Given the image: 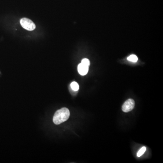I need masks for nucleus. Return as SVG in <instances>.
<instances>
[{
  "mask_svg": "<svg viewBox=\"0 0 163 163\" xmlns=\"http://www.w3.org/2000/svg\"><path fill=\"white\" fill-rule=\"evenodd\" d=\"M70 111L68 108L63 107L57 110L54 114L53 121L55 124H60L66 121L69 118Z\"/></svg>",
  "mask_w": 163,
  "mask_h": 163,
  "instance_id": "nucleus-1",
  "label": "nucleus"
},
{
  "mask_svg": "<svg viewBox=\"0 0 163 163\" xmlns=\"http://www.w3.org/2000/svg\"><path fill=\"white\" fill-rule=\"evenodd\" d=\"M20 24L24 29L29 31H32L35 29V24L31 20L27 18H23L20 20Z\"/></svg>",
  "mask_w": 163,
  "mask_h": 163,
  "instance_id": "nucleus-2",
  "label": "nucleus"
},
{
  "mask_svg": "<svg viewBox=\"0 0 163 163\" xmlns=\"http://www.w3.org/2000/svg\"><path fill=\"white\" fill-rule=\"evenodd\" d=\"M135 101L133 99H128L124 103L122 107L123 111L125 112H128L132 110L134 108Z\"/></svg>",
  "mask_w": 163,
  "mask_h": 163,
  "instance_id": "nucleus-3",
  "label": "nucleus"
},
{
  "mask_svg": "<svg viewBox=\"0 0 163 163\" xmlns=\"http://www.w3.org/2000/svg\"><path fill=\"white\" fill-rule=\"evenodd\" d=\"M78 73L81 75L84 76L87 74L89 71V66H86L82 63H80L78 67Z\"/></svg>",
  "mask_w": 163,
  "mask_h": 163,
  "instance_id": "nucleus-4",
  "label": "nucleus"
},
{
  "mask_svg": "<svg viewBox=\"0 0 163 163\" xmlns=\"http://www.w3.org/2000/svg\"><path fill=\"white\" fill-rule=\"evenodd\" d=\"M70 86H71V89L74 91H77L79 89V85L78 83L76 82H72L70 84Z\"/></svg>",
  "mask_w": 163,
  "mask_h": 163,
  "instance_id": "nucleus-5",
  "label": "nucleus"
},
{
  "mask_svg": "<svg viewBox=\"0 0 163 163\" xmlns=\"http://www.w3.org/2000/svg\"><path fill=\"white\" fill-rule=\"evenodd\" d=\"M127 60L133 62H136L138 60V58L136 55L132 54L130 55L129 57L127 58Z\"/></svg>",
  "mask_w": 163,
  "mask_h": 163,
  "instance_id": "nucleus-6",
  "label": "nucleus"
},
{
  "mask_svg": "<svg viewBox=\"0 0 163 163\" xmlns=\"http://www.w3.org/2000/svg\"><path fill=\"white\" fill-rule=\"evenodd\" d=\"M146 150H147V148H146V147H142L139 150L138 152L137 153V157H140L141 155H143V154L145 152Z\"/></svg>",
  "mask_w": 163,
  "mask_h": 163,
  "instance_id": "nucleus-7",
  "label": "nucleus"
},
{
  "mask_svg": "<svg viewBox=\"0 0 163 163\" xmlns=\"http://www.w3.org/2000/svg\"><path fill=\"white\" fill-rule=\"evenodd\" d=\"M81 63L84 64V65H86V66H89H89L90 64V61L87 59H83L82 60Z\"/></svg>",
  "mask_w": 163,
  "mask_h": 163,
  "instance_id": "nucleus-8",
  "label": "nucleus"
}]
</instances>
